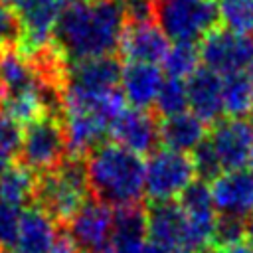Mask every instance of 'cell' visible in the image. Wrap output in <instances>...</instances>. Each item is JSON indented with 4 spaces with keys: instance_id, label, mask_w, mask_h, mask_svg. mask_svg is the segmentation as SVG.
Wrapping results in <instances>:
<instances>
[{
    "instance_id": "6da1fadb",
    "label": "cell",
    "mask_w": 253,
    "mask_h": 253,
    "mask_svg": "<svg viewBox=\"0 0 253 253\" xmlns=\"http://www.w3.org/2000/svg\"><path fill=\"white\" fill-rule=\"evenodd\" d=\"M125 26L121 0H75L59 16L51 47L65 63L113 55Z\"/></svg>"
},
{
    "instance_id": "7a4b0ae2",
    "label": "cell",
    "mask_w": 253,
    "mask_h": 253,
    "mask_svg": "<svg viewBox=\"0 0 253 253\" xmlns=\"http://www.w3.org/2000/svg\"><path fill=\"white\" fill-rule=\"evenodd\" d=\"M85 170L93 198L109 208L134 206L144 194L146 162L117 142H103L91 150Z\"/></svg>"
},
{
    "instance_id": "3957f363",
    "label": "cell",
    "mask_w": 253,
    "mask_h": 253,
    "mask_svg": "<svg viewBox=\"0 0 253 253\" xmlns=\"http://www.w3.org/2000/svg\"><path fill=\"white\" fill-rule=\"evenodd\" d=\"M89 180L85 160L71 156L49 172L38 174L36 204L57 223H69L89 202Z\"/></svg>"
},
{
    "instance_id": "277c9868",
    "label": "cell",
    "mask_w": 253,
    "mask_h": 253,
    "mask_svg": "<svg viewBox=\"0 0 253 253\" xmlns=\"http://www.w3.org/2000/svg\"><path fill=\"white\" fill-rule=\"evenodd\" d=\"M156 22L170 42L196 43L217 28L215 0H156Z\"/></svg>"
},
{
    "instance_id": "5b68a950",
    "label": "cell",
    "mask_w": 253,
    "mask_h": 253,
    "mask_svg": "<svg viewBox=\"0 0 253 253\" xmlns=\"http://www.w3.org/2000/svg\"><path fill=\"white\" fill-rule=\"evenodd\" d=\"M196 180L198 174L190 154L176 152L164 146L148 154L144 172V194L150 204L176 202Z\"/></svg>"
},
{
    "instance_id": "8992f818",
    "label": "cell",
    "mask_w": 253,
    "mask_h": 253,
    "mask_svg": "<svg viewBox=\"0 0 253 253\" xmlns=\"http://www.w3.org/2000/svg\"><path fill=\"white\" fill-rule=\"evenodd\" d=\"M75 0H6L20 22V42L26 55H38L47 49L59 16Z\"/></svg>"
},
{
    "instance_id": "52a82bcc",
    "label": "cell",
    "mask_w": 253,
    "mask_h": 253,
    "mask_svg": "<svg viewBox=\"0 0 253 253\" xmlns=\"http://www.w3.org/2000/svg\"><path fill=\"white\" fill-rule=\"evenodd\" d=\"M67 138L59 117L47 115L24 128L20 160L32 172L43 174L67 158Z\"/></svg>"
},
{
    "instance_id": "ba28073f",
    "label": "cell",
    "mask_w": 253,
    "mask_h": 253,
    "mask_svg": "<svg viewBox=\"0 0 253 253\" xmlns=\"http://www.w3.org/2000/svg\"><path fill=\"white\" fill-rule=\"evenodd\" d=\"M200 59L204 67L225 77L245 71L253 61V38L229 28H213L202 38Z\"/></svg>"
},
{
    "instance_id": "9c48e42d",
    "label": "cell",
    "mask_w": 253,
    "mask_h": 253,
    "mask_svg": "<svg viewBox=\"0 0 253 253\" xmlns=\"http://www.w3.org/2000/svg\"><path fill=\"white\" fill-rule=\"evenodd\" d=\"M178 204L186 217L188 249L200 253V251L211 247L219 213L215 210V204H213V198L210 192V184L196 180L178 198Z\"/></svg>"
},
{
    "instance_id": "30bf717a",
    "label": "cell",
    "mask_w": 253,
    "mask_h": 253,
    "mask_svg": "<svg viewBox=\"0 0 253 253\" xmlns=\"http://www.w3.org/2000/svg\"><path fill=\"white\" fill-rule=\"evenodd\" d=\"M123 67L115 55L91 57L73 63H65L61 91L99 95L121 89Z\"/></svg>"
},
{
    "instance_id": "8fae6325",
    "label": "cell",
    "mask_w": 253,
    "mask_h": 253,
    "mask_svg": "<svg viewBox=\"0 0 253 253\" xmlns=\"http://www.w3.org/2000/svg\"><path fill=\"white\" fill-rule=\"evenodd\" d=\"M208 140L223 172L241 170L249 164L253 148V126L245 119H219L211 125Z\"/></svg>"
},
{
    "instance_id": "7c38bea8",
    "label": "cell",
    "mask_w": 253,
    "mask_h": 253,
    "mask_svg": "<svg viewBox=\"0 0 253 253\" xmlns=\"http://www.w3.org/2000/svg\"><path fill=\"white\" fill-rule=\"evenodd\" d=\"M69 235L81 253H107L113 231V211L107 204L89 200L67 223Z\"/></svg>"
},
{
    "instance_id": "4fadbf2b",
    "label": "cell",
    "mask_w": 253,
    "mask_h": 253,
    "mask_svg": "<svg viewBox=\"0 0 253 253\" xmlns=\"http://www.w3.org/2000/svg\"><path fill=\"white\" fill-rule=\"evenodd\" d=\"M210 192L219 215L247 219L253 215V172L229 170L210 182Z\"/></svg>"
},
{
    "instance_id": "5bb4252c",
    "label": "cell",
    "mask_w": 253,
    "mask_h": 253,
    "mask_svg": "<svg viewBox=\"0 0 253 253\" xmlns=\"http://www.w3.org/2000/svg\"><path fill=\"white\" fill-rule=\"evenodd\" d=\"M170 40L158 26V22L150 24H126L121 36L119 51L126 63H162L168 49Z\"/></svg>"
},
{
    "instance_id": "9a60e30c",
    "label": "cell",
    "mask_w": 253,
    "mask_h": 253,
    "mask_svg": "<svg viewBox=\"0 0 253 253\" xmlns=\"http://www.w3.org/2000/svg\"><path fill=\"white\" fill-rule=\"evenodd\" d=\"M109 134L117 144L136 154H148L160 142L156 115L142 109H125L113 121Z\"/></svg>"
},
{
    "instance_id": "2e32d148",
    "label": "cell",
    "mask_w": 253,
    "mask_h": 253,
    "mask_svg": "<svg viewBox=\"0 0 253 253\" xmlns=\"http://www.w3.org/2000/svg\"><path fill=\"white\" fill-rule=\"evenodd\" d=\"M188 107L190 111L200 117L206 125L217 123L223 115V101H221V89H223V77L215 71L200 65L188 79Z\"/></svg>"
},
{
    "instance_id": "e0dca14e",
    "label": "cell",
    "mask_w": 253,
    "mask_h": 253,
    "mask_svg": "<svg viewBox=\"0 0 253 253\" xmlns=\"http://www.w3.org/2000/svg\"><path fill=\"white\" fill-rule=\"evenodd\" d=\"M146 243V208H142L140 204L117 208L113 211V231L107 253H144Z\"/></svg>"
},
{
    "instance_id": "ac0fdd59",
    "label": "cell",
    "mask_w": 253,
    "mask_h": 253,
    "mask_svg": "<svg viewBox=\"0 0 253 253\" xmlns=\"http://www.w3.org/2000/svg\"><path fill=\"white\" fill-rule=\"evenodd\" d=\"M146 223H148V241L160 243L174 251L188 249L186 217L178 202L150 204V208H146Z\"/></svg>"
},
{
    "instance_id": "d6986e66",
    "label": "cell",
    "mask_w": 253,
    "mask_h": 253,
    "mask_svg": "<svg viewBox=\"0 0 253 253\" xmlns=\"http://www.w3.org/2000/svg\"><path fill=\"white\" fill-rule=\"evenodd\" d=\"M57 235V221L47 215L38 204L28 206L20 213L14 249L18 253H47Z\"/></svg>"
},
{
    "instance_id": "ffe728a7",
    "label": "cell",
    "mask_w": 253,
    "mask_h": 253,
    "mask_svg": "<svg viewBox=\"0 0 253 253\" xmlns=\"http://www.w3.org/2000/svg\"><path fill=\"white\" fill-rule=\"evenodd\" d=\"M164 83V73L154 63H126L121 75V91L132 109L148 111L154 107Z\"/></svg>"
},
{
    "instance_id": "44dd1931",
    "label": "cell",
    "mask_w": 253,
    "mask_h": 253,
    "mask_svg": "<svg viewBox=\"0 0 253 253\" xmlns=\"http://www.w3.org/2000/svg\"><path fill=\"white\" fill-rule=\"evenodd\" d=\"M158 136L164 148L176 152H194L208 136L206 123L192 111H184L174 117L158 121Z\"/></svg>"
},
{
    "instance_id": "7402d4cb",
    "label": "cell",
    "mask_w": 253,
    "mask_h": 253,
    "mask_svg": "<svg viewBox=\"0 0 253 253\" xmlns=\"http://www.w3.org/2000/svg\"><path fill=\"white\" fill-rule=\"evenodd\" d=\"M38 174L24 164H12L0 172V200L14 208H22L36 200Z\"/></svg>"
},
{
    "instance_id": "603a6c76",
    "label": "cell",
    "mask_w": 253,
    "mask_h": 253,
    "mask_svg": "<svg viewBox=\"0 0 253 253\" xmlns=\"http://www.w3.org/2000/svg\"><path fill=\"white\" fill-rule=\"evenodd\" d=\"M225 119H243L253 109V81L249 73H231L223 77L221 89Z\"/></svg>"
},
{
    "instance_id": "cb8c5ba5",
    "label": "cell",
    "mask_w": 253,
    "mask_h": 253,
    "mask_svg": "<svg viewBox=\"0 0 253 253\" xmlns=\"http://www.w3.org/2000/svg\"><path fill=\"white\" fill-rule=\"evenodd\" d=\"M200 47H196V43H188V42H178L172 43L162 67L166 77H174V79H188L198 67H200Z\"/></svg>"
},
{
    "instance_id": "d4e9b609",
    "label": "cell",
    "mask_w": 253,
    "mask_h": 253,
    "mask_svg": "<svg viewBox=\"0 0 253 253\" xmlns=\"http://www.w3.org/2000/svg\"><path fill=\"white\" fill-rule=\"evenodd\" d=\"M188 109V89L184 79L166 77L162 83V89L158 93V99L154 103V111L158 117H174Z\"/></svg>"
},
{
    "instance_id": "484cf974",
    "label": "cell",
    "mask_w": 253,
    "mask_h": 253,
    "mask_svg": "<svg viewBox=\"0 0 253 253\" xmlns=\"http://www.w3.org/2000/svg\"><path fill=\"white\" fill-rule=\"evenodd\" d=\"M219 20L239 34H253V0H219Z\"/></svg>"
},
{
    "instance_id": "4316f807",
    "label": "cell",
    "mask_w": 253,
    "mask_h": 253,
    "mask_svg": "<svg viewBox=\"0 0 253 253\" xmlns=\"http://www.w3.org/2000/svg\"><path fill=\"white\" fill-rule=\"evenodd\" d=\"M24 130L16 121L0 113V172L12 166L14 158L20 156Z\"/></svg>"
},
{
    "instance_id": "83f0119b",
    "label": "cell",
    "mask_w": 253,
    "mask_h": 253,
    "mask_svg": "<svg viewBox=\"0 0 253 253\" xmlns=\"http://www.w3.org/2000/svg\"><path fill=\"white\" fill-rule=\"evenodd\" d=\"M243 241H245V219L219 215L211 247L217 251H223V249L233 247V245L243 243Z\"/></svg>"
},
{
    "instance_id": "f1b7e54d",
    "label": "cell",
    "mask_w": 253,
    "mask_h": 253,
    "mask_svg": "<svg viewBox=\"0 0 253 253\" xmlns=\"http://www.w3.org/2000/svg\"><path fill=\"white\" fill-rule=\"evenodd\" d=\"M126 24L156 22V0H121Z\"/></svg>"
},
{
    "instance_id": "f546056e",
    "label": "cell",
    "mask_w": 253,
    "mask_h": 253,
    "mask_svg": "<svg viewBox=\"0 0 253 253\" xmlns=\"http://www.w3.org/2000/svg\"><path fill=\"white\" fill-rule=\"evenodd\" d=\"M20 210L0 200V247H10L16 241L18 221H20Z\"/></svg>"
},
{
    "instance_id": "4dcf8cb0",
    "label": "cell",
    "mask_w": 253,
    "mask_h": 253,
    "mask_svg": "<svg viewBox=\"0 0 253 253\" xmlns=\"http://www.w3.org/2000/svg\"><path fill=\"white\" fill-rule=\"evenodd\" d=\"M20 42V22L6 2H0V49L18 45Z\"/></svg>"
},
{
    "instance_id": "1f68e13d",
    "label": "cell",
    "mask_w": 253,
    "mask_h": 253,
    "mask_svg": "<svg viewBox=\"0 0 253 253\" xmlns=\"http://www.w3.org/2000/svg\"><path fill=\"white\" fill-rule=\"evenodd\" d=\"M47 253H81L79 247L75 245V241L71 239V235L67 231H59L55 243L49 247Z\"/></svg>"
},
{
    "instance_id": "d6a6232c",
    "label": "cell",
    "mask_w": 253,
    "mask_h": 253,
    "mask_svg": "<svg viewBox=\"0 0 253 253\" xmlns=\"http://www.w3.org/2000/svg\"><path fill=\"white\" fill-rule=\"evenodd\" d=\"M144 253H178V251H174V249H170V247H164V245H160V243L148 241L146 247H144Z\"/></svg>"
},
{
    "instance_id": "836d02e7",
    "label": "cell",
    "mask_w": 253,
    "mask_h": 253,
    "mask_svg": "<svg viewBox=\"0 0 253 253\" xmlns=\"http://www.w3.org/2000/svg\"><path fill=\"white\" fill-rule=\"evenodd\" d=\"M219 253H253V247L243 241V243H237V245H233V247H227V249H223V251H219Z\"/></svg>"
},
{
    "instance_id": "e575fe53",
    "label": "cell",
    "mask_w": 253,
    "mask_h": 253,
    "mask_svg": "<svg viewBox=\"0 0 253 253\" xmlns=\"http://www.w3.org/2000/svg\"><path fill=\"white\" fill-rule=\"evenodd\" d=\"M245 243L253 247V215L245 219Z\"/></svg>"
},
{
    "instance_id": "d590c367",
    "label": "cell",
    "mask_w": 253,
    "mask_h": 253,
    "mask_svg": "<svg viewBox=\"0 0 253 253\" xmlns=\"http://www.w3.org/2000/svg\"><path fill=\"white\" fill-rule=\"evenodd\" d=\"M0 253H18V251L12 247H0Z\"/></svg>"
},
{
    "instance_id": "8d00e7d4",
    "label": "cell",
    "mask_w": 253,
    "mask_h": 253,
    "mask_svg": "<svg viewBox=\"0 0 253 253\" xmlns=\"http://www.w3.org/2000/svg\"><path fill=\"white\" fill-rule=\"evenodd\" d=\"M249 166H251V172H253V148H251V156H249Z\"/></svg>"
},
{
    "instance_id": "74e56055",
    "label": "cell",
    "mask_w": 253,
    "mask_h": 253,
    "mask_svg": "<svg viewBox=\"0 0 253 253\" xmlns=\"http://www.w3.org/2000/svg\"><path fill=\"white\" fill-rule=\"evenodd\" d=\"M249 77H251V81H253V61H251V65H249Z\"/></svg>"
},
{
    "instance_id": "f35d334b",
    "label": "cell",
    "mask_w": 253,
    "mask_h": 253,
    "mask_svg": "<svg viewBox=\"0 0 253 253\" xmlns=\"http://www.w3.org/2000/svg\"><path fill=\"white\" fill-rule=\"evenodd\" d=\"M249 115H251V126H253V109H251V113H249Z\"/></svg>"
}]
</instances>
